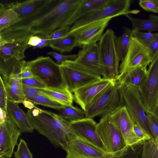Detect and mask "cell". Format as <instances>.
I'll return each instance as SVG.
<instances>
[{
	"instance_id": "cell-48",
	"label": "cell",
	"mask_w": 158,
	"mask_h": 158,
	"mask_svg": "<svg viewBox=\"0 0 158 158\" xmlns=\"http://www.w3.org/2000/svg\"><path fill=\"white\" fill-rule=\"evenodd\" d=\"M0 124L4 123L6 120L7 117V112L4 110L0 108Z\"/></svg>"
},
{
	"instance_id": "cell-34",
	"label": "cell",
	"mask_w": 158,
	"mask_h": 158,
	"mask_svg": "<svg viewBox=\"0 0 158 158\" xmlns=\"http://www.w3.org/2000/svg\"><path fill=\"white\" fill-rule=\"evenodd\" d=\"M16 150L14 152L15 158H33L26 142L23 139H20Z\"/></svg>"
},
{
	"instance_id": "cell-23",
	"label": "cell",
	"mask_w": 158,
	"mask_h": 158,
	"mask_svg": "<svg viewBox=\"0 0 158 158\" xmlns=\"http://www.w3.org/2000/svg\"><path fill=\"white\" fill-rule=\"evenodd\" d=\"M44 0H30L6 3L1 2L0 6L13 10L21 19L33 13Z\"/></svg>"
},
{
	"instance_id": "cell-16",
	"label": "cell",
	"mask_w": 158,
	"mask_h": 158,
	"mask_svg": "<svg viewBox=\"0 0 158 158\" xmlns=\"http://www.w3.org/2000/svg\"><path fill=\"white\" fill-rule=\"evenodd\" d=\"M21 133L18 127L7 115L5 122L0 124V156L11 157Z\"/></svg>"
},
{
	"instance_id": "cell-3",
	"label": "cell",
	"mask_w": 158,
	"mask_h": 158,
	"mask_svg": "<svg viewBox=\"0 0 158 158\" xmlns=\"http://www.w3.org/2000/svg\"><path fill=\"white\" fill-rule=\"evenodd\" d=\"M32 36L29 31L14 26L0 31V60H23L26 50L31 47L27 43Z\"/></svg>"
},
{
	"instance_id": "cell-30",
	"label": "cell",
	"mask_w": 158,
	"mask_h": 158,
	"mask_svg": "<svg viewBox=\"0 0 158 158\" xmlns=\"http://www.w3.org/2000/svg\"><path fill=\"white\" fill-rule=\"evenodd\" d=\"M59 115L69 122L76 121L85 118V111L73 105L64 106L59 110Z\"/></svg>"
},
{
	"instance_id": "cell-2",
	"label": "cell",
	"mask_w": 158,
	"mask_h": 158,
	"mask_svg": "<svg viewBox=\"0 0 158 158\" xmlns=\"http://www.w3.org/2000/svg\"><path fill=\"white\" fill-rule=\"evenodd\" d=\"M27 118L34 129L47 138L55 147L63 149L68 135L73 133L69 121L56 113L35 106L28 109Z\"/></svg>"
},
{
	"instance_id": "cell-22",
	"label": "cell",
	"mask_w": 158,
	"mask_h": 158,
	"mask_svg": "<svg viewBox=\"0 0 158 158\" xmlns=\"http://www.w3.org/2000/svg\"><path fill=\"white\" fill-rule=\"evenodd\" d=\"M44 95L64 106L73 105V95L66 87L37 88Z\"/></svg>"
},
{
	"instance_id": "cell-11",
	"label": "cell",
	"mask_w": 158,
	"mask_h": 158,
	"mask_svg": "<svg viewBox=\"0 0 158 158\" xmlns=\"http://www.w3.org/2000/svg\"><path fill=\"white\" fill-rule=\"evenodd\" d=\"M60 65L65 85L72 92L77 89L102 78L73 60H67Z\"/></svg>"
},
{
	"instance_id": "cell-8",
	"label": "cell",
	"mask_w": 158,
	"mask_h": 158,
	"mask_svg": "<svg viewBox=\"0 0 158 158\" xmlns=\"http://www.w3.org/2000/svg\"><path fill=\"white\" fill-rule=\"evenodd\" d=\"M67 143L63 149L67 158H112L121 154H109L92 141L73 133L67 136Z\"/></svg>"
},
{
	"instance_id": "cell-21",
	"label": "cell",
	"mask_w": 158,
	"mask_h": 158,
	"mask_svg": "<svg viewBox=\"0 0 158 158\" xmlns=\"http://www.w3.org/2000/svg\"><path fill=\"white\" fill-rule=\"evenodd\" d=\"M2 78L8 99L18 104L22 103L26 98L23 92L21 79L16 76L2 77Z\"/></svg>"
},
{
	"instance_id": "cell-46",
	"label": "cell",
	"mask_w": 158,
	"mask_h": 158,
	"mask_svg": "<svg viewBox=\"0 0 158 158\" xmlns=\"http://www.w3.org/2000/svg\"><path fill=\"white\" fill-rule=\"evenodd\" d=\"M134 150V148L129 147L128 150L124 153L112 158H138L135 154Z\"/></svg>"
},
{
	"instance_id": "cell-10",
	"label": "cell",
	"mask_w": 158,
	"mask_h": 158,
	"mask_svg": "<svg viewBox=\"0 0 158 158\" xmlns=\"http://www.w3.org/2000/svg\"><path fill=\"white\" fill-rule=\"evenodd\" d=\"M110 115L102 117L97 123L96 131L108 153L122 154L127 152L129 147L111 120Z\"/></svg>"
},
{
	"instance_id": "cell-4",
	"label": "cell",
	"mask_w": 158,
	"mask_h": 158,
	"mask_svg": "<svg viewBox=\"0 0 158 158\" xmlns=\"http://www.w3.org/2000/svg\"><path fill=\"white\" fill-rule=\"evenodd\" d=\"M120 88V83L116 79L98 94L86 107L85 111V118L102 117L123 106Z\"/></svg>"
},
{
	"instance_id": "cell-24",
	"label": "cell",
	"mask_w": 158,
	"mask_h": 158,
	"mask_svg": "<svg viewBox=\"0 0 158 158\" xmlns=\"http://www.w3.org/2000/svg\"><path fill=\"white\" fill-rule=\"evenodd\" d=\"M108 1L81 0L76 11L70 20V25H73L78 20L86 14L102 7Z\"/></svg>"
},
{
	"instance_id": "cell-28",
	"label": "cell",
	"mask_w": 158,
	"mask_h": 158,
	"mask_svg": "<svg viewBox=\"0 0 158 158\" xmlns=\"http://www.w3.org/2000/svg\"><path fill=\"white\" fill-rule=\"evenodd\" d=\"M76 46V37L73 34H67L62 38L52 41L49 46L61 53L70 52Z\"/></svg>"
},
{
	"instance_id": "cell-9",
	"label": "cell",
	"mask_w": 158,
	"mask_h": 158,
	"mask_svg": "<svg viewBox=\"0 0 158 158\" xmlns=\"http://www.w3.org/2000/svg\"><path fill=\"white\" fill-rule=\"evenodd\" d=\"M27 65L30 68L34 76L42 81L46 87H66L63 82L60 65L49 57L39 56L27 62Z\"/></svg>"
},
{
	"instance_id": "cell-25",
	"label": "cell",
	"mask_w": 158,
	"mask_h": 158,
	"mask_svg": "<svg viewBox=\"0 0 158 158\" xmlns=\"http://www.w3.org/2000/svg\"><path fill=\"white\" fill-rule=\"evenodd\" d=\"M146 66H142L129 70L118 80L120 84L129 85L139 88L147 73Z\"/></svg>"
},
{
	"instance_id": "cell-37",
	"label": "cell",
	"mask_w": 158,
	"mask_h": 158,
	"mask_svg": "<svg viewBox=\"0 0 158 158\" xmlns=\"http://www.w3.org/2000/svg\"><path fill=\"white\" fill-rule=\"evenodd\" d=\"M8 98L1 76L0 77V108L6 112Z\"/></svg>"
},
{
	"instance_id": "cell-47",
	"label": "cell",
	"mask_w": 158,
	"mask_h": 158,
	"mask_svg": "<svg viewBox=\"0 0 158 158\" xmlns=\"http://www.w3.org/2000/svg\"><path fill=\"white\" fill-rule=\"evenodd\" d=\"M41 37L37 35H34L31 36L27 43L28 45L33 48L36 46L41 42Z\"/></svg>"
},
{
	"instance_id": "cell-39",
	"label": "cell",
	"mask_w": 158,
	"mask_h": 158,
	"mask_svg": "<svg viewBox=\"0 0 158 158\" xmlns=\"http://www.w3.org/2000/svg\"><path fill=\"white\" fill-rule=\"evenodd\" d=\"M71 26H68L59 28L49 35H47L52 42L61 38L66 35L70 29Z\"/></svg>"
},
{
	"instance_id": "cell-29",
	"label": "cell",
	"mask_w": 158,
	"mask_h": 158,
	"mask_svg": "<svg viewBox=\"0 0 158 158\" xmlns=\"http://www.w3.org/2000/svg\"><path fill=\"white\" fill-rule=\"evenodd\" d=\"M21 20L13 10L0 6V31L11 27Z\"/></svg>"
},
{
	"instance_id": "cell-49",
	"label": "cell",
	"mask_w": 158,
	"mask_h": 158,
	"mask_svg": "<svg viewBox=\"0 0 158 158\" xmlns=\"http://www.w3.org/2000/svg\"><path fill=\"white\" fill-rule=\"evenodd\" d=\"M22 103H23L25 107L28 108L30 110L34 108L35 107L34 104L26 99H24Z\"/></svg>"
},
{
	"instance_id": "cell-17",
	"label": "cell",
	"mask_w": 158,
	"mask_h": 158,
	"mask_svg": "<svg viewBox=\"0 0 158 158\" xmlns=\"http://www.w3.org/2000/svg\"><path fill=\"white\" fill-rule=\"evenodd\" d=\"M115 80L102 78L77 89L73 92L74 101L85 111L93 98Z\"/></svg>"
},
{
	"instance_id": "cell-14",
	"label": "cell",
	"mask_w": 158,
	"mask_h": 158,
	"mask_svg": "<svg viewBox=\"0 0 158 158\" xmlns=\"http://www.w3.org/2000/svg\"><path fill=\"white\" fill-rule=\"evenodd\" d=\"M110 117L121 132L128 146L134 148L137 145L142 144L143 142L134 131L133 126L135 123L124 106L116 109L110 114Z\"/></svg>"
},
{
	"instance_id": "cell-1",
	"label": "cell",
	"mask_w": 158,
	"mask_h": 158,
	"mask_svg": "<svg viewBox=\"0 0 158 158\" xmlns=\"http://www.w3.org/2000/svg\"><path fill=\"white\" fill-rule=\"evenodd\" d=\"M81 0H44L35 10L13 25L33 35H48L55 30L70 25V20Z\"/></svg>"
},
{
	"instance_id": "cell-43",
	"label": "cell",
	"mask_w": 158,
	"mask_h": 158,
	"mask_svg": "<svg viewBox=\"0 0 158 158\" xmlns=\"http://www.w3.org/2000/svg\"><path fill=\"white\" fill-rule=\"evenodd\" d=\"M148 48L150 57L153 60L158 54V37Z\"/></svg>"
},
{
	"instance_id": "cell-19",
	"label": "cell",
	"mask_w": 158,
	"mask_h": 158,
	"mask_svg": "<svg viewBox=\"0 0 158 158\" xmlns=\"http://www.w3.org/2000/svg\"><path fill=\"white\" fill-rule=\"evenodd\" d=\"M69 124L73 133L88 139L107 152L96 132L97 123L93 118H85L76 121L69 122Z\"/></svg>"
},
{
	"instance_id": "cell-13",
	"label": "cell",
	"mask_w": 158,
	"mask_h": 158,
	"mask_svg": "<svg viewBox=\"0 0 158 158\" xmlns=\"http://www.w3.org/2000/svg\"><path fill=\"white\" fill-rule=\"evenodd\" d=\"M152 61L148 48L132 37L125 58L120 64L119 74L116 80H118L131 70L140 67H147Z\"/></svg>"
},
{
	"instance_id": "cell-35",
	"label": "cell",
	"mask_w": 158,
	"mask_h": 158,
	"mask_svg": "<svg viewBox=\"0 0 158 158\" xmlns=\"http://www.w3.org/2000/svg\"><path fill=\"white\" fill-rule=\"evenodd\" d=\"M146 114L152 139H154L158 136V119L148 111L146 112Z\"/></svg>"
},
{
	"instance_id": "cell-6",
	"label": "cell",
	"mask_w": 158,
	"mask_h": 158,
	"mask_svg": "<svg viewBox=\"0 0 158 158\" xmlns=\"http://www.w3.org/2000/svg\"><path fill=\"white\" fill-rule=\"evenodd\" d=\"M131 0H109L103 6L85 15L71 27L68 34L71 33L89 24L108 18H112L121 15L138 14V10H129Z\"/></svg>"
},
{
	"instance_id": "cell-18",
	"label": "cell",
	"mask_w": 158,
	"mask_h": 158,
	"mask_svg": "<svg viewBox=\"0 0 158 158\" xmlns=\"http://www.w3.org/2000/svg\"><path fill=\"white\" fill-rule=\"evenodd\" d=\"M74 60L77 64L100 76L102 69L99 57L97 43L82 48Z\"/></svg>"
},
{
	"instance_id": "cell-40",
	"label": "cell",
	"mask_w": 158,
	"mask_h": 158,
	"mask_svg": "<svg viewBox=\"0 0 158 158\" xmlns=\"http://www.w3.org/2000/svg\"><path fill=\"white\" fill-rule=\"evenodd\" d=\"M47 54L53 57L56 60L57 63L58 64H60L63 62L67 60H74L76 59L77 56V54L64 55L53 51L49 52Z\"/></svg>"
},
{
	"instance_id": "cell-27",
	"label": "cell",
	"mask_w": 158,
	"mask_h": 158,
	"mask_svg": "<svg viewBox=\"0 0 158 158\" xmlns=\"http://www.w3.org/2000/svg\"><path fill=\"white\" fill-rule=\"evenodd\" d=\"M134 33V31L132 29L124 27L122 34L116 37V49L118 58L121 62L124 60L126 55Z\"/></svg>"
},
{
	"instance_id": "cell-15",
	"label": "cell",
	"mask_w": 158,
	"mask_h": 158,
	"mask_svg": "<svg viewBox=\"0 0 158 158\" xmlns=\"http://www.w3.org/2000/svg\"><path fill=\"white\" fill-rule=\"evenodd\" d=\"M111 19L107 18L92 23L67 34H74L77 46L81 48L85 45L96 44Z\"/></svg>"
},
{
	"instance_id": "cell-38",
	"label": "cell",
	"mask_w": 158,
	"mask_h": 158,
	"mask_svg": "<svg viewBox=\"0 0 158 158\" xmlns=\"http://www.w3.org/2000/svg\"><path fill=\"white\" fill-rule=\"evenodd\" d=\"M23 85H27L36 88H43L46 87L45 84L35 76L33 77L21 79Z\"/></svg>"
},
{
	"instance_id": "cell-50",
	"label": "cell",
	"mask_w": 158,
	"mask_h": 158,
	"mask_svg": "<svg viewBox=\"0 0 158 158\" xmlns=\"http://www.w3.org/2000/svg\"><path fill=\"white\" fill-rule=\"evenodd\" d=\"M158 119V101H157L154 111L152 114Z\"/></svg>"
},
{
	"instance_id": "cell-44",
	"label": "cell",
	"mask_w": 158,
	"mask_h": 158,
	"mask_svg": "<svg viewBox=\"0 0 158 158\" xmlns=\"http://www.w3.org/2000/svg\"><path fill=\"white\" fill-rule=\"evenodd\" d=\"M37 35L40 36L41 40L40 42L34 48H42L44 47L49 46L50 44L52 43V41L48 38L47 35Z\"/></svg>"
},
{
	"instance_id": "cell-26",
	"label": "cell",
	"mask_w": 158,
	"mask_h": 158,
	"mask_svg": "<svg viewBox=\"0 0 158 158\" xmlns=\"http://www.w3.org/2000/svg\"><path fill=\"white\" fill-rule=\"evenodd\" d=\"M130 21L134 31L145 30L148 32L158 31V16L151 15L147 19L133 17L129 14L125 15Z\"/></svg>"
},
{
	"instance_id": "cell-42",
	"label": "cell",
	"mask_w": 158,
	"mask_h": 158,
	"mask_svg": "<svg viewBox=\"0 0 158 158\" xmlns=\"http://www.w3.org/2000/svg\"><path fill=\"white\" fill-rule=\"evenodd\" d=\"M23 90L26 98L37 95H43L37 88L27 85H23Z\"/></svg>"
},
{
	"instance_id": "cell-36",
	"label": "cell",
	"mask_w": 158,
	"mask_h": 158,
	"mask_svg": "<svg viewBox=\"0 0 158 158\" xmlns=\"http://www.w3.org/2000/svg\"><path fill=\"white\" fill-rule=\"evenodd\" d=\"M139 4L146 11L158 13V0H140Z\"/></svg>"
},
{
	"instance_id": "cell-31",
	"label": "cell",
	"mask_w": 158,
	"mask_h": 158,
	"mask_svg": "<svg viewBox=\"0 0 158 158\" xmlns=\"http://www.w3.org/2000/svg\"><path fill=\"white\" fill-rule=\"evenodd\" d=\"M140 158H158V136L154 139L143 142Z\"/></svg>"
},
{
	"instance_id": "cell-20",
	"label": "cell",
	"mask_w": 158,
	"mask_h": 158,
	"mask_svg": "<svg viewBox=\"0 0 158 158\" xmlns=\"http://www.w3.org/2000/svg\"><path fill=\"white\" fill-rule=\"evenodd\" d=\"M7 114L19 128L21 133H32L34 128L28 120L26 113L18 103L8 99Z\"/></svg>"
},
{
	"instance_id": "cell-32",
	"label": "cell",
	"mask_w": 158,
	"mask_h": 158,
	"mask_svg": "<svg viewBox=\"0 0 158 158\" xmlns=\"http://www.w3.org/2000/svg\"><path fill=\"white\" fill-rule=\"evenodd\" d=\"M25 99L35 105H41L59 110L64 106L43 95H37Z\"/></svg>"
},
{
	"instance_id": "cell-33",
	"label": "cell",
	"mask_w": 158,
	"mask_h": 158,
	"mask_svg": "<svg viewBox=\"0 0 158 158\" xmlns=\"http://www.w3.org/2000/svg\"><path fill=\"white\" fill-rule=\"evenodd\" d=\"M133 37L148 48L158 38V32H144L140 31H134Z\"/></svg>"
},
{
	"instance_id": "cell-7",
	"label": "cell",
	"mask_w": 158,
	"mask_h": 158,
	"mask_svg": "<svg viewBox=\"0 0 158 158\" xmlns=\"http://www.w3.org/2000/svg\"><path fill=\"white\" fill-rule=\"evenodd\" d=\"M120 88L123 106L135 123L151 136L146 114L148 110L143 103L139 88L124 84H120Z\"/></svg>"
},
{
	"instance_id": "cell-12",
	"label": "cell",
	"mask_w": 158,
	"mask_h": 158,
	"mask_svg": "<svg viewBox=\"0 0 158 158\" xmlns=\"http://www.w3.org/2000/svg\"><path fill=\"white\" fill-rule=\"evenodd\" d=\"M139 89L144 105L153 114L158 101V54L150 64Z\"/></svg>"
},
{
	"instance_id": "cell-5",
	"label": "cell",
	"mask_w": 158,
	"mask_h": 158,
	"mask_svg": "<svg viewBox=\"0 0 158 158\" xmlns=\"http://www.w3.org/2000/svg\"><path fill=\"white\" fill-rule=\"evenodd\" d=\"M116 36L112 30L108 29L97 43L104 79L116 80L119 74L120 61L116 48Z\"/></svg>"
},
{
	"instance_id": "cell-51",
	"label": "cell",
	"mask_w": 158,
	"mask_h": 158,
	"mask_svg": "<svg viewBox=\"0 0 158 158\" xmlns=\"http://www.w3.org/2000/svg\"><path fill=\"white\" fill-rule=\"evenodd\" d=\"M65 158H67L66 157Z\"/></svg>"
},
{
	"instance_id": "cell-45",
	"label": "cell",
	"mask_w": 158,
	"mask_h": 158,
	"mask_svg": "<svg viewBox=\"0 0 158 158\" xmlns=\"http://www.w3.org/2000/svg\"><path fill=\"white\" fill-rule=\"evenodd\" d=\"M34 76L30 68L26 65L24 67L21 74V79H26L34 77Z\"/></svg>"
},
{
	"instance_id": "cell-41",
	"label": "cell",
	"mask_w": 158,
	"mask_h": 158,
	"mask_svg": "<svg viewBox=\"0 0 158 158\" xmlns=\"http://www.w3.org/2000/svg\"><path fill=\"white\" fill-rule=\"evenodd\" d=\"M133 130L135 135L142 142L152 139L151 136L149 134L145 132L135 123L133 126Z\"/></svg>"
}]
</instances>
